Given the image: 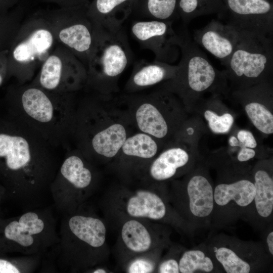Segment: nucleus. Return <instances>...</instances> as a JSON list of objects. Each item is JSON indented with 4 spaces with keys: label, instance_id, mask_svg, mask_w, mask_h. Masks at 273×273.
I'll return each instance as SVG.
<instances>
[{
    "label": "nucleus",
    "instance_id": "obj_11",
    "mask_svg": "<svg viewBox=\"0 0 273 273\" xmlns=\"http://www.w3.org/2000/svg\"><path fill=\"white\" fill-rule=\"evenodd\" d=\"M174 203L180 216L195 230L211 224L214 184L206 165L198 163L181 180L173 182Z\"/></svg>",
    "mask_w": 273,
    "mask_h": 273
},
{
    "label": "nucleus",
    "instance_id": "obj_20",
    "mask_svg": "<svg viewBox=\"0 0 273 273\" xmlns=\"http://www.w3.org/2000/svg\"><path fill=\"white\" fill-rule=\"evenodd\" d=\"M272 160L263 159L251 169L255 187L253 212L251 222L264 230L272 224L273 214Z\"/></svg>",
    "mask_w": 273,
    "mask_h": 273
},
{
    "label": "nucleus",
    "instance_id": "obj_39",
    "mask_svg": "<svg viewBox=\"0 0 273 273\" xmlns=\"http://www.w3.org/2000/svg\"><path fill=\"white\" fill-rule=\"evenodd\" d=\"M264 230L266 231L265 243H263L265 250L272 258L273 256V231L272 224H270Z\"/></svg>",
    "mask_w": 273,
    "mask_h": 273
},
{
    "label": "nucleus",
    "instance_id": "obj_1",
    "mask_svg": "<svg viewBox=\"0 0 273 273\" xmlns=\"http://www.w3.org/2000/svg\"><path fill=\"white\" fill-rule=\"evenodd\" d=\"M55 149L20 122L0 117V177L23 211L48 206L61 162Z\"/></svg>",
    "mask_w": 273,
    "mask_h": 273
},
{
    "label": "nucleus",
    "instance_id": "obj_9",
    "mask_svg": "<svg viewBox=\"0 0 273 273\" xmlns=\"http://www.w3.org/2000/svg\"><path fill=\"white\" fill-rule=\"evenodd\" d=\"M3 236L10 251L42 259L59 241L53 208L47 206L23 211L4 225Z\"/></svg>",
    "mask_w": 273,
    "mask_h": 273
},
{
    "label": "nucleus",
    "instance_id": "obj_31",
    "mask_svg": "<svg viewBox=\"0 0 273 273\" xmlns=\"http://www.w3.org/2000/svg\"><path fill=\"white\" fill-rule=\"evenodd\" d=\"M25 9L22 3L11 12L0 16V54L7 50L24 19Z\"/></svg>",
    "mask_w": 273,
    "mask_h": 273
},
{
    "label": "nucleus",
    "instance_id": "obj_34",
    "mask_svg": "<svg viewBox=\"0 0 273 273\" xmlns=\"http://www.w3.org/2000/svg\"><path fill=\"white\" fill-rule=\"evenodd\" d=\"M154 263L148 259L139 258L133 260L129 265V273H148L153 271Z\"/></svg>",
    "mask_w": 273,
    "mask_h": 273
},
{
    "label": "nucleus",
    "instance_id": "obj_17",
    "mask_svg": "<svg viewBox=\"0 0 273 273\" xmlns=\"http://www.w3.org/2000/svg\"><path fill=\"white\" fill-rule=\"evenodd\" d=\"M132 35L141 46L151 51L155 61L167 63L173 60L181 40L175 34L170 21L138 20L131 26Z\"/></svg>",
    "mask_w": 273,
    "mask_h": 273
},
{
    "label": "nucleus",
    "instance_id": "obj_8",
    "mask_svg": "<svg viewBox=\"0 0 273 273\" xmlns=\"http://www.w3.org/2000/svg\"><path fill=\"white\" fill-rule=\"evenodd\" d=\"M217 168L211 224L223 226L240 218L250 222L255 192L251 169L246 166L235 165L220 166Z\"/></svg>",
    "mask_w": 273,
    "mask_h": 273
},
{
    "label": "nucleus",
    "instance_id": "obj_4",
    "mask_svg": "<svg viewBox=\"0 0 273 273\" xmlns=\"http://www.w3.org/2000/svg\"><path fill=\"white\" fill-rule=\"evenodd\" d=\"M138 131L167 144L187 118V112L174 94L158 87L146 93L117 97Z\"/></svg>",
    "mask_w": 273,
    "mask_h": 273
},
{
    "label": "nucleus",
    "instance_id": "obj_25",
    "mask_svg": "<svg viewBox=\"0 0 273 273\" xmlns=\"http://www.w3.org/2000/svg\"><path fill=\"white\" fill-rule=\"evenodd\" d=\"M240 32L233 26L212 23L201 30L198 38L203 47L216 58L226 62L239 38Z\"/></svg>",
    "mask_w": 273,
    "mask_h": 273
},
{
    "label": "nucleus",
    "instance_id": "obj_19",
    "mask_svg": "<svg viewBox=\"0 0 273 273\" xmlns=\"http://www.w3.org/2000/svg\"><path fill=\"white\" fill-rule=\"evenodd\" d=\"M233 14L231 26L240 31L265 36L272 26V6L267 0H226Z\"/></svg>",
    "mask_w": 273,
    "mask_h": 273
},
{
    "label": "nucleus",
    "instance_id": "obj_24",
    "mask_svg": "<svg viewBox=\"0 0 273 273\" xmlns=\"http://www.w3.org/2000/svg\"><path fill=\"white\" fill-rule=\"evenodd\" d=\"M135 0H92L87 13L96 25L117 30L132 14Z\"/></svg>",
    "mask_w": 273,
    "mask_h": 273
},
{
    "label": "nucleus",
    "instance_id": "obj_32",
    "mask_svg": "<svg viewBox=\"0 0 273 273\" xmlns=\"http://www.w3.org/2000/svg\"><path fill=\"white\" fill-rule=\"evenodd\" d=\"M205 128L203 122L200 119L187 117L172 139L196 145L199 136L203 132Z\"/></svg>",
    "mask_w": 273,
    "mask_h": 273
},
{
    "label": "nucleus",
    "instance_id": "obj_12",
    "mask_svg": "<svg viewBox=\"0 0 273 273\" xmlns=\"http://www.w3.org/2000/svg\"><path fill=\"white\" fill-rule=\"evenodd\" d=\"M89 4L43 11L58 44L70 50L86 67L98 32V27L87 13Z\"/></svg>",
    "mask_w": 273,
    "mask_h": 273
},
{
    "label": "nucleus",
    "instance_id": "obj_27",
    "mask_svg": "<svg viewBox=\"0 0 273 273\" xmlns=\"http://www.w3.org/2000/svg\"><path fill=\"white\" fill-rule=\"evenodd\" d=\"M178 266L181 273L223 272L205 243L183 251L178 260Z\"/></svg>",
    "mask_w": 273,
    "mask_h": 273
},
{
    "label": "nucleus",
    "instance_id": "obj_6",
    "mask_svg": "<svg viewBox=\"0 0 273 273\" xmlns=\"http://www.w3.org/2000/svg\"><path fill=\"white\" fill-rule=\"evenodd\" d=\"M132 57L122 28L111 30L98 27L96 44L86 67L85 88L102 95L113 96L119 90V78Z\"/></svg>",
    "mask_w": 273,
    "mask_h": 273
},
{
    "label": "nucleus",
    "instance_id": "obj_35",
    "mask_svg": "<svg viewBox=\"0 0 273 273\" xmlns=\"http://www.w3.org/2000/svg\"><path fill=\"white\" fill-rule=\"evenodd\" d=\"M234 140L237 144L247 148L254 149L257 146V143L254 135L248 130H239Z\"/></svg>",
    "mask_w": 273,
    "mask_h": 273
},
{
    "label": "nucleus",
    "instance_id": "obj_36",
    "mask_svg": "<svg viewBox=\"0 0 273 273\" xmlns=\"http://www.w3.org/2000/svg\"><path fill=\"white\" fill-rule=\"evenodd\" d=\"M160 273H179L178 260L174 258H168L162 261L158 267Z\"/></svg>",
    "mask_w": 273,
    "mask_h": 273
},
{
    "label": "nucleus",
    "instance_id": "obj_30",
    "mask_svg": "<svg viewBox=\"0 0 273 273\" xmlns=\"http://www.w3.org/2000/svg\"><path fill=\"white\" fill-rule=\"evenodd\" d=\"M121 237L126 246L134 252L147 251L152 245V238L148 231L142 223L135 220H129L123 224Z\"/></svg>",
    "mask_w": 273,
    "mask_h": 273
},
{
    "label": "nucleus",
    "instance_id": "obj_22",
    "mask_svg": "<svg viewBox=\"0 0 273 273\" xmlns=\"http://www.w3.org/2000/svg\"><path fill=\"white\" fill-rule=\"evenodd\" d=\"M98 251L105 242L106 230L103 221L77 211L63 215L60 228Z\"/></svg>",
    "mask_w": 273,
    "mask_h": 273
},
{
    "label": "nucleus",
    "instance_id": "obj_3",
    "mask_svg": "<svg viewBox=\"0 0 273 273\" xmlns=\"http://www.w3.org/2000/svg\"><path fill=\"white\" fill-rule=\"evenodd\" d=\"M75 93H57L30 82L8 88V116L32 130L52 147H66L72 139L77 101Z\"/></svg>",
    "mask_w": 273,
    "mask_h": 273
},
{
    "label": "nucleus",
    "instance_id": "obj_7",
    "mask_svg": "<svg viewBox=\"0 0 273 273\" xmlns=\"http://www.w3.org/2000/svg\"><path fill=\"white\" fill-rule=\"evenodd\" d=\"M180 48L183 55L175 75L159 87L176 96L186 111L190 112L204 94L223 91L226 77L193 45L181 41Z\"/></svg>",
    "mask_w": 273,
    "mask_h": 273
},
{
    "label": "nucleus",
    "instance_id": "obj_29",
    "mask_svg": "<svg viewBox=\"0 0 273 273\" xmlns=\"http://www.w3.org/2000/svg\"><path fill=\"white\" fill-rule=\"evenodd\" d=\"M178 0H135L132 14L141 20L170 21L177 12Z\"/></svg>",
    "mask_w": 273,
    "mask_h": 273
},
{
    "label": "nucleus",
    "instance_id": "obj_18",
    "mask_svg": "<svg viewBox=\"0 0 273 273\" xmlns=\"http://www.w3.org/2000/svg\"><path fill=\"white\" fill-rule=\"evenodd\" d=\"M166 144L136 130L126 139L113 160L122 172L139 174Z\"/></svg>",
    "mask_w": 273,
    "mask_h": 273
},
{
    "label": "nucleus",
    "instance_id": "obj_14",
    "mask_svg": "<svg viewBox=\"0 0 273 273\" xmlns=\"http://www.w3.org/2000/svg\"><path fill=\"white\" fill-rule=\"evenodd\" d=\"M86 81V66L70 50L58 44L30 82L49 91L65 94L85 88Z\"/></svg>",
    "mask_w": 273,
    "mask_h": 273
},
{
    "label": "nucleus",
    "instance_id": "obj_33",
    "mask_svg": "<svg viewBox=\"0 0 273 273\" xmlns=\"http://www.w3.org/2000/svg\"><path fill=\"white\" fill-rule=\"evenodd\" d=\"M207 0H178L177 12L185 21L202 14L206 10ZM207 9V8L206 7Z\"/></svg>",
    "mask_w": 273,
    "mask_h": 273
},
{
    "label": "nucleus",
    "instance_id": "obj_28",
    "mask_svg": "<svg viewBox=\"0 0 273 273\" xmlns=\"http://www.w3.org/2000/svg\"><path fill=\"white\" fill-rule=\"evenodd\" d=\"M200 107V113L212 132L224 134L231 130L235 121L234 114L218 100L213 98Z\"/></svg>",
    "mask_w": 273,
    "mask_h": 273
},
{
    "label": "nucleus",
    "instance_id": "obj_15",
    "mask_svg": "<svg viewBox=\"0 0 273 273\" xmlns=\"http://www.w3.org/2000/svg\"><path fill=\"white\" fill-rule=\"evenodd\" d=\"M205 244L223 272L226 273L263 271L271 259L262 243L243 241L219 234Z\"/></svg>",
    "mask_w": 273,
    "mask_h": 273
},
{
    "label": "nucleus",
    "instance_id": "obj_26",
    "mask_svg": "<svg viewBox=\"0 0 273 273\" xmlns=\"http://www.w3.org/2000/svg\"><path fill=\"white\" fill-rule=\"evenodd\" d=\"M167 206L162 198L155 193L140 190L131 197L126 204V211L134 217L161 220L167 217Z\"/></svg>",
    "mask_w": 273,
    "mask_h": 273
},
{
    "label": "nucleus",
    "instance_id": "obj_23",
    "mask_svg": "<svg viewBox=\"0 0 273 273\" xmlns=\"http://www.w3.org/2000/svg\"><path fill=\"white\" fill-rule=\"evenodd\" d=\"M177 66L155 61L142 60L134 66L124 89L126 94L142 92L174 77Z\"/></svg>",
    "mask_w": 273,
    "mask_h": 273
},
{
    "label": "nucleus",
    "instance_id": "obj_37",
    "mask_svg": "<svg viewBox=\"0 0 273 273\" xmlns=\"http://www.w3.org/2000/svg\"><path fill=\"white\" fill-rule=\"evenodd\" d=\"M46 3H54L59 8L70 7L89 3L92 0H40Z\"/></svg>",
    "mask_w": 273,
    "mask_h": 273
},
{
    "label": "nucleus",
    "instance_id": "obj_2",
    "mask_svg": "<svg viewBox=\"0 0 273 273\" xmlns=\"http://www.w3.org/2000/svg\"><path fill=\"white\" fill-rule=\"evenodd\" d=\"M136 130L116 97L92 92L77 102L71 140L95 165L113 160Z\"/></svg>",
    "mask_w": 273,
    "mask_h": 273
},
{
    "label": "nucleus",
    "instance_id": "obj_5",
    "mask_svg": "<svg viewBox=\"0 0 273 273\" xmlns=\"http://www.w3.org/2000/svg\"><path fill=\"white\" fill-rule=\"evenodd\" d=\"M57 44L43 11L24 19L8 49V78L20 84L31 81Z\"/></svg>",
    "mask_w": 273,
    "mask_h": 273
},
{
    "label": "nucleus",
    "instance_id": "obj_21",
    "mask_svg": "<svg viewBox=\"0 0 273 273\" xmlns=\"http://www.w3.org/2000/svg\"><path fill=\"white\" fill-rule=\"evenodd\" d=\"M268 82L239 88L237 92L253 125L266 134L273 133L272 97Z\"/></svg>",
    "mask_w": 273,
    "mask_h": 273
},
{
    "label": "nucleus",
    "instance_id": "obj_16",
    "mask_svg": "<svg viewBox=\"0 0 273 273\" xmlns=\"http://www.w3.org/2000/svg\"><path fill=\"white\" fill-rule=\"evenodd\" d=\"M198 157L196 145L172 139L139 174L165 183L189 172L198 163Z\"/></svg>",
    "mask_w": 273,
    "mask_h": 273
},
{
    "label": "nucleus",
    "instance_id": "obj_41",
    "mask_svg": "<svg viewBox=\"0 0 273 273\" xmlns=\"http://www.w3.org/2000/svg\"><path fill=\"white\" fill-rule=\"evenodd\" d=\"M93 273H105L106 272V270L102 268H97L96 269H94L93 271H92Z\"/></svg>",
    "mask_w": 273,
    "mask_h": 273
},
{
    "label": "nucleus",
    "instance_id": "obj_38",
    "mask_svg": "<svg viewBox=\"0 0 273 273\" xmlns=\"http://www.w3.org/2000/svg\"><path fill=\"white\" fill-rule=\"evenodd\" d=\"M8 50L0 54V85L8 78L7 55Z\"/></svg>",
    "mask_w": 273,
    "mask_h": 273
},
{
    "label": "nucleus",
    "instance_id": "obj_40",
    "mask_svg": "<svg viewBox=\"0 0 273 273\" xmlns=\"http://www.w3.org/2000/svg\"><path fill=\"white\" fill-rule=\"evenodd\" d=\"M23 0H0V16L4 15L7 13L8 8L18 5Z\"/></svg>",
    "mask_w": 273,
    "mask_h": 273
},
{
    "label": "nucleus",
    "instance_id": "obj_13",
    "mask_svg": "<svg viewBox=\"0 0 273 273\" xmlns=\"http://www.w3.org/2000/svg\"><path fill=\"white\" fill-rule=\"evenodd\" d=\"M235 49L226 62V77L243 88L266 82L271 71L272 53L265 36L240 31Z\"/></svg>",
    "mask_w": 273,
    "mask_h": 273
},
{
    "label": "nucleus",
    "instance_id": "obj_10",
    "mask_svg": "<svg viewBox=\"0 0 273 273\" xmlns=\"http://www.w3.org/2000/svg\"><path fill=\"white\" fill-rule=\"evenodd\" d=\"M96 165L77 148L68 150L50 188L56 210L63 215L77 210L98 180Z\"/></svg>",
    "mask_w": 273,
    "mask_h": 273
}]
</instances>
